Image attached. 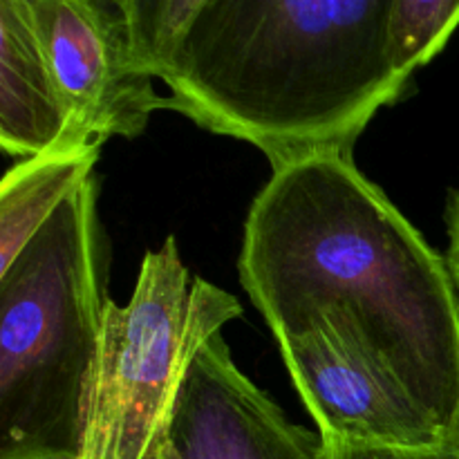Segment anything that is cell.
<instances>
[{"label":"cell","mask_w":459,"mask_h":459,"mask_svg":"<svg viewBox=\"0 0 459 459\" xmlns=\"http://www.w3.org/2000/svg\"><path fill=\"white\" fill-rule=\"evenodd\" d=\"M161 446H164V444H161ZM157 457H160V455H157Z\"/></svg>","instance_id":"obj_15"},{"label":"cell","mask_w":459,"mask_h":459,"mask_svg":"<svg viewBox=\"0 0 459 459\" xmlns=\"http://www.w3.org/2000/svg\"><path fill=\"white\" fill-rule=\"evenodd\" d=\"M325 439V459H459V433L429 446H384L348 439Z\"/></svg>","instance_id":"obj_12"},{"label":"cell","mask_w":459,"mask_h":459,"mask_svg":"<svg viewBox=\"0 0 459 459\" xmlns=\"http://www.w3.org/2000/svg\"><path fill=\"white\" fill-rule=\"evenodd\" d=\"M240 314L229 291L188 276L173 236L148 251L126 307L106 300L79 459H157L193 354Z\"/></svg>","instance_id":"obj_4"},{"label":"cell","mask_w":459,"mask_h":459,"mask_svg":"<svg viewBox=\"0 0 459 459\" xmlns=\"http://www.w3.org/2000/svg\"><path fill=\"white\" fill-rule=\"evenodd\" d=\"M238 273L276 341L334 327L459 433V296L446 258L352 155L273 169L247 213Z\"/></svg>","instance_id":"obj_1"},{"label":"cell","mask_w":459,"mask_h":459,"mask_svg":"<svg viewBox=\"0 0 459 459\" xmlns=\"http://www.w3.org/2000/svg\"><path fill=\"white\" fill-rule=\"evenodd\" d=\"M444 220H446V233H448L446 264L459 296V188H453V191L448 193L446 215H444Z\"/></svg>","instance_id":"obj_13"},{"label":"cell","mask_w":459,"mask_h":459,"mask_svg":"<svg viewBox=\"0 0 459 459\" xmlns=\"http://www.w3.org/2000/svg\"><path fill=\"white\" fill-rule=\"evenodd\" d=\"M54 81L72 119L94 146L134 139L164 110L155 76L134 58L119 0H25Z\"/></svg>","instance_id":"obj_5"},{"label":"cell","mask_w":459,"mask_h":459,"mask_svg":"<svg viewBox=\"0 0 459 459\" xmlns=\"http://www.w3.org/2000/svg\"><path fill=\"white\" fill-rule=\"evenodd\" d=\"M206 0H119L139 67L164 79L184 34Z\"/></svg>","instance_id":"obj_11"},{"label":"cell","mask_w":459,"mask_h":459,"mask_svg":"<svg viewBox=\"0 0 459 459\" xmlns=\"http://www.w3.org/2000/svg\"><path fill=\"white\" fill-rule=\"evenodd\" d=\"M166 439L179 459H325L323 435L291 424L242 375L220 332L193 354L170 408Z\"/></svg>","instance_id":"obj_7"},{"label":"cell","mask_w":459,"mask_h":459,"mask_svg":"<svg viewBox=\"0 0 459 459\" xmlns=\"http://www.w3.org/2000/svg\"><path fill=\"white\" fill-rule=\"evenodd\" d=\"M97 179L0 272V459H79L103 336Z\"/></svg>","instance_id":"obj_3"},{"label":"cell","mask_w":459,"mask_h":459,"mask_svg":"<svg viewBox=\"0 0 459 459\" xmlns=\"http://www.w3.org/2000/svg\"><path fill=\"white\" fill-rule=\"evenodd\" d=\"M99 160V146L21 160L0 184V272L9 267L48 224L58 206L79 191Z\"/></svg>","instance_id":"obj_9"},{"label":"cell","mask_w":459,"mask_h":459,"mask_svg":"<svg viewBox=\"0 0 459 459\" xmlns=\"http://www.w3.org/2000/svg\"><path fill=\"white\" fill-rule=\"evenodd\" d=\"M282 363L323 437L384 446H429L446 433L406 390L334 327L276 341Z\"/></svg>","instance_id":"obj_6"},{"label":"cell","mask_w":459,"mask_h":459,"mask_svg":"<svg viewBox=\"0 0 459 459\" xmlns=\"http://www.w3.org/2000/svg\"><path fill=\"white\" fill-rule=\"evenodd\" d=\"M390 13L393 0H206L161 79L166 108L272 169L352 155L412 88L390 58Z\"/></svg>","instance_id":"obj_2"},{"label":"cell","mask_w":459,"mask_h":459,"mask_svg":"<svg viewBox=\"0 0 459 459\" xmlns=\"http://www.w3.org/2000/svg\"><path fill=\"white\" fill-rule=\"evenodd\" d=\"M157 459H179L178 453H175V448L169 444V439H166L164 446L160 448V457H157Z\"/></svg>","instance_id":"obj_14"},{"label":"cell","mask_w":459,"mask_h":459,"mask_svg":"<svg viewBox=\"0 0 459 459\" xmlns=\"http://www.w3.org/2000/svg\"><path fill=\"white\" fill-rule=\"evenodd\" d=\"M0 143L18 160L94 146L58 92L25 0H0Z\"/></svg>","instance_id":"obj_8"},{"label":"cell","mask_w":459,"mask_h":459,"mask_svg":"<svg viewBox=\"0 0 459 459\" xmlns=\"http://www.w3.org/2000/svg\"><path fill=\"white\" fill-rule=\"evenodd\" d=\"M459 27V0H393L390 58L394 70L412 79L429 65Z\"/></svg>","instance_id":"obj_10"}]
</instances>
